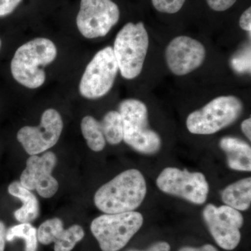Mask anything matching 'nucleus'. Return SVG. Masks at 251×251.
Listing matches in <instances>:
<instances>
[{"label": "nucleus", "mask_w": 251, "mask_h": 251, "mask_svg": "<svg viewBox=\"0 0 251 251\" xmlns=\"http://www.w3.org/2000/svg\"><path fill=\"white\" fill-rule=\"evenodd\" d=\"M243 111L244 104L240 99L235 96H221L191 112L186 119V127L193 134H214L234 123Z\"/></svg>", "instance_id": "5"}, {"label": "nucleus", "mask_w": 251, "mask_h": 251, "mask_svg": "<svg viewBox=\"0 0 251 251\" xmlns=\"http://www.w3.org/2000/svg\"><path fill=\"white\" fill-rule=\"evenodd\" d=\"M60 114L54 109L45 110L37 126L23 127L18 130V141L30 156L38 155L52 148L57 144L63 130Z\"/></svg>", "instance_id": "11"}, {"label": "nucleus", "mask_w": 251, "mask_h": 251, "mask_svg": "<svg viewBox=\"0 0 251 251\" xmlns=\"http://www.w3.org/2000/svg\"><path fill=\"white\" fill-rule=\"evenodd\" d=\"M84 236V229L79 225H74L67 229H63L54 242V251H72Z\"/></svg>", "instance_id": "20"}, {"label": "nucleus", "mask_w": 251, "mask_h": 251, "mask_svg": "<svg viewBox=\"0 0 251 251\" xmlns=\"http://www.w3.org/2000/svg\"><path fill=\"white\" fill-rule=\"evenodd\" d=\"M57 162V156L52 151L29 157L20 182L29 191L35 190L41 197L52 198L59 188L58 181L52 175Z\"/></svg>", "instance_id": "12"}, {"label": "nucleus", "mask_w": 251, "mask_h": 251, "mask_svg": "<svg viewBox=\"0 0 251 251\" xmlns=\"http://www.w3.org/2000/svg\"><path fill=\"white\" fill-rule=\"evenodd\" d=\"M57 55L55 44L47 38H36L20 46L11 62V72L16 82L29 89L44 85L43 67L53 62Z\"/></svg>", "instance_id": "2"}, {"label": "nucleus", "mask_w": 251, "mask_h": 251, "mask_svg": "<svg viewBox=\"0 0 251 251\" xmlns=\"http://www.w3.org/2000/svg\"><path fill=\"white\" fill-rule=\"evenodd\" d=\"M156 185L163 193L196 204H204L209 192V184L202 173L176 168H165L157 178Z\"/></svg>", "instance_id": "8"}, {"label": "nucleus", "mask_w": 251, "mask_h": 251, "mask_svg": "<svg viewBox=\"0 0 251 251\" xmlns=\"http://www.w3.org/2000/svg\"><path fill=\"white\" fill-rule=\"evenodd\" d=\"M123 121V140L135 151L154 154L161 147V138L149 125L148 110L141 100L128 99L119 105Z\"/></svg>", "instance_id": "3"}, {"label": "nucleus", "mask_w": 251, "mask_h": 251, "mask_svg": "<svg viewBox=\"0 0 251 251\" xmlns=\"http://www.w3.org/2000/svg\"><path fill=\"white\" fill-rule=\"evenodd\" d=\"M203 219L216 244L223 249L234 250L241 241L240 228L244 216L237 209L227 205L207 204L202 212Z\"/></svg>", "instance_id": "10"}, {"label": "nucleus", "mask_w": 251, "mask_h": 251, "mask_svg": "<svg viewBox=\"0 0 251 251\" xmlns=\"http://www.w3.org/2000/svg\"><path fill=\"white\" fill-rule=\"evenodd\" d=\"M62 220L58 218L47 220L39 226L37 230L38 241L44 245L55 242L64 229Z\"/></svg>", "instance_id": "21"}, {"label": "nucleus", "mask_w": 251, "mask_h": 251, "mask_svg": "<svg viewBox=\"0 0 251 251\" xmlns=\"http://www.w3.org/2000/svg\"><path fill=\"white\" fill-rule=\"evenodd\" d=\"M119 72L118 64L111 46L96 53L87 64L79 84V92L84 98H101L111 90Z\"/></svg>", "instance_id": "7"}, {"label": "nucleus", "mask_w": 251, "mask_h": 251, "mask_svg": "<svg viewBox=\"0 0 251 251\" xmlns=\"http://www.w3.org/2000/svg\"><path fill=\"white\" fill-rule=\"evenodd\" d=\"M81 130L87 145L95 152L102 151L106 145L100 122L94 117L85 116L81 122Z\"/></svg>", "instance_id": "17"}, {"label": "nucleus", "mask_w": 251, "mask_h": 251, "mask_svg": "<svg viewBox=\"0 0 251 251\" xmlns=\"http://www.w3.org/2000/svg\"><path fill=\"white\" fill-rule=\"evenodd\" d=\"M186 0H151L153 7L161 13L174 14L184 6Z\"/></svg>", "instance_id": "22"}, {"label": "nucleus", "mask_w": 251, "mask_h": 251, "mask_svg": "<svg viewBox=\"0 0 251 251\" xmlns=\"http://www.w3.org/2000/svg\"><path fill=\"white\" fill-rule=\"evenodd\" d=\"M219 146L227 156V166L234 171L251 172V148L244 140L226 136L220 140Z\"/></svg>", "instance_id": "14"}, {"label": "nucleus", "mask_w": 251, "mask_h": 251, "mask_svg": "<svg viewBox=\"0 0 251 251\" xmlns=\"http://www.w3.org/2000/svg\"><path fill=\"white\" fill-rule=\"evenodd\" d=\"M6 233V227L4 223L0 221V251H4Z\"/></svg>", "instance_id": "29"}, {"label": "nucleus", "mask_w": 251, "mask_h": 251, "mask_svg": "<svg viewBox=\"0 0 251 251\" xmlns=\"http://www.w3.org/2000/svg\"><path fill=\"white\" fill-rule=\"evenodd\" d=\"M241 128L244 135L249 140H251V118H248L242 122Z\"/></svg>", "instance_id": "28"}, {"label": "nucleus", "mask_w": 251, "mask_h": 251, "mask_svg": "<svg viewBox=\"0 0 251 251\" xmlns=\"http://www.w3.org/2000/svg\"><path fill=\"white\" fill-rule=\"evenodd\" d=\"M11 196L21 200L22 207L14 212V216L21 224H29L39 214V204L37 198L31 191L22 186L20 181H14L8 187Z\"/></svg>", "instance_id": "15"}, {"label": "nucleus", "mask_w": 251, "mask_h": 251, "mask_svg": "<svg viewBox=\"0 0 251 251\" xmlns=\"http://www.w3.org/2000/svg\"><path fill=\"white\" fill-rule=\"evenodd\" d=\"M167 65L175 75H187L204 62L206 50L202 43L186 36L175 37L166 47Z\"/></svg>", "instance_id": "13"}, {"label": "nucleus", "mask_w": 251, "mask_h": 251, "mask_svg": "<svg viewBox=\"0 0 251 251\" xmlns=\"http://www.w3.org/2000/svg\"><path fill=\"white\" fill-rule=\"evenodd\" d=\"M239 26L243 30L251 33V8L246 10L239 19Z\"/></svg>", "instance_id": "25"}, {"label": "nucleus", "mask_w": 251, "mask_h": 251, "mask_svg": "<svg viewBox=\"0 0 251 251\" xmlns=\"http://www.w3.org/2000/svg\"><path fill=\"white\" fill-rule=\"evenodd\" d=\"M105 141L112 145H118L123 141V121L118 111H110L105 114L100 122Z\"/></svg>", "instance_id": "18"}, {"label": "nucleus", "mask_w": 251, "mask_h": 251, "mask_svg": "<svg viewBox=\"0 0 251 251\" xmlns=\"http://www.w3.org/2000/svg\"><path fill=\"white\" fill-rule=\"evenodd\" d=\"M237 0H206L211 9L216 11H225L235 4Z\"/></svg>", "instance_id": "23"}, {"label": "nucleus", "mask_w": 251, "mask_h": 251, "mask_svg": "<svg viewBox=\"0 0 251 251\" xmlns=\"http://www.w3.org/2000/svg\"><path fill=\"white\" fill-rule=\"evenodd\" d=\"M179 251H219L216 247L211 244H206L200 248L183 247Z\"/></svg>", "instance_id": "27"}, {"label": "nucleus", "mask_w": 251, "mask_h": 251, "mask_svg": "<svg viewBox=\"0 0 251 251\" xmlns=\"http://www.w3.org/2000/svg\"><path fill=\"white\" fill-rule=\"evenodd\" d=\"M120 18V9L112 0H81L77 27L87 39L103 37Z\"/></svg>", "instance_id": "9"}, {"label": "nucleus", "mask_w": 251, "mask_h": 251, "mask_svg": "<svg viewBox=\"0 0 251 251\" xmlns=\"http://www.w3.org/2000/svg\"><path fill=\"white\" fill-rule=\"evenodd\" d=\"M226 205L238 211L249 209L251 204V178H244L229 185L221 193Z\"/></svg>", "instance_id": "16"}, {"label": "nucleus", "mask_w": 251, "mask_h": 251, "mask_svg": "<svg viewBox=\"0 0 251 251\" xmlns=\"http://www.w3.org/2000/svg\"><path fill=\"white\" fill-rule=\"evenodd\" d=\"M23 0H0V17L11 14Z\"/></svg>", "instance_id": "24"}, {"label": "nucleus", "mask_w": 251, "mask_h": 251, "mask_svg": "<svg viewBox=\"0 0 251 251\" xmlns=\"http://www.w3.org/2000/svg\"><path fill=\"white\" fill-rule=\"evenodd\" d=\"M128 251H171V246L167 242H157L145 251L130 250Z\"/></svg>", "instance_id": "26"}, {"label": "nucleus", "mask_w": 251, "mask_h": 251, "mask_svg": "<svg viewBox=\"0 0 251 251\" xmlns=\"http://www.w3.org/2000/svg\"><path fill=\"white\" fill-rule=\"evenodd\" d=\"M147 191L143 174L136 169L127 170L99 188L94 202L97 209L105 214L128 212L139 207Z\"/></svg>", "instance_id": "1"}, {"label": "nucleus", "mask_w": 251, "mask_h": 251, "mask_svg": "<svg viewBox=\"0 0 251 251\" xmlns=\"http://www.w3.org/2000/svg\"><path fill=\"white\" fill-rule=\"evenodd\" d=\"M143 221V215L135 211L105 214L94 219L90 228L102 251H118L141 228Z\"/></svg>", "instance_id": "6"}, {"label": "nucleus", "mask_w": 251, "mask_h": 251, "mask_svg": "<svg viewBox=\"0 0 251 251\" xmlns=\"http://www.w3.org/2000/svg\"><path fill=\"white\" fill-rule=\"evenodd\" d=\"M16 238L25 239V251L37 250V230L31 224H21L10 227L8 231H6V240L11 242Z\"/></svg>", "instance_id": "19"}, {"label": "nucleus", "mask_w": 251, "mask_h": 251, "mask_svg": "<svg viewBox=\"0 0 251 251\" xmlns=\"http://www.w3.org/2000/svg\"><path fill=\"white\" fill-rule=\"evenodd\" d=\"M1 39H0V49H1Z\"/></svg>", "instance_id": "30"}, {"label": "nucleus", "mask_w": 251, "mask_h": 251, "mask_svg": "<svg viewBox=\"0 0 251 251\" xmlns=\"http://www.w3.org/2000/svg\"><path fill=\"white\" fill-rule=\"evenodd\" d=\"M149 35L143 23H128L117 33L114 54L122 76L133 80L141 74L148 54Z\"/></svg>", "instance_id": "4"}]
</instances>
